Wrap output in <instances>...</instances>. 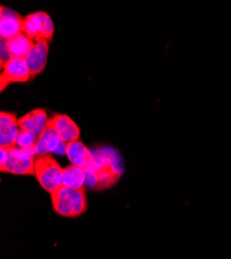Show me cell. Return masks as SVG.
<instances>
[{
  "mask_svg": "<svg viewBox=\"0 0 231 259\" xmlns=\"http://www.w3.org/2000/svg\"><path fill=\"white\" fill-rule=\"evenodd\" d=\"M50 195L52 207L60 217L74 219L87 210L85 188L76 190L61 186Z\"/></svg>",
  "mask_w": 231,
  "mask_h": 259,
  "instance_id": "1",
  "label": "cell"
},
{
  "mask_svg": "<svg viewBox=\"0 0 231 259\" xmlns=\"http://www.w3.org/2000/svg\"><path fill=\"white\" fill-rule=\"evenodd\" d=\"M96 165L87 172L86 185L90 188L102 190L114 185L121 176V168L114 158V153H102L95 155Z\"/></svg>",
  "mask_w": 231,
  "mask_h": 259,
  "instance_id": "2",
  "label": "cell"
},
{
  "mask_svg": "<svg viewBox=\"0 0 231 259\" xmlns=\"http://www.w3.org/2000/svg\"><path fill=\"white\" fill-rule=\"evenodd\" d=\"M62 177H64V168L52 155L35 157L34 178L46 192L51 194L61 187Z\"/></svg>",
  "mask_w": 231,
  "mask_h": 259,
  "instance_id": "3",
  "label": "cell"
},
{
  "mask_svg": "<svg viewBox=\"0 0 231 259\" xmlns=\"http://www.w3.org/2000/svg\"><path fill=\"white\" fill-rule=\"evenodd\" d=\"M22 32L30 39L52 40L54 34V24L49 14L44 11L34 12L23 18Z\"/></svg>",
  "mask_w": 231,
  "mask_h": 259,
  "instance_id": "4",
  "label": "cell"
},
{
  "mask_svg": "<svg viewBox=\"0 0 231 259\" xmlns=\"http://www.w3.org/2000/svg\"><path fill=\"white\" fill-rule=\"evenodd\" d=\"M7 149L8 158L3 165H0V171L15 176L34 177L35 156L18 146Z\"/></svg>",
  "mask_w": 231,
  "mask_h": 259,
  "instance_id": "5",
  "label": "cell"
},
{
  "mask_svg": "<svg viewBox=\"0 0 231 259\" xmlns=\"http://www.w3.org/2000/svg\"><path fill=\"white\" fill-rule=\"evenodd\" d=\"M31 79L25 58H10L2 66L0 91L4 92L12 83H23Z\"/></svg>",
  "mask_w": 231,
  "mask_h": 259,
  "instance_id": "6",
  "label": "cell"
},
{
  "mask_svg": "<svg viewBox=\"0 0 231 259\" xmlns=\"http://www.w3.org/2000/svg\"><path fill=\"white\" fill-rule=\"evenodd\" d=\"M32 46L33 40L23 32L9 39L2 38V58H0L2 61H0V67L10 58H25Z\"/></svg>",
  "mask_w": 231,
  "mask_h": 259,
  "instance_id": "7",
  "label": "cell"
},
{
  "mask_svg": "<svg viewBox=\"0 0 231 259\" xmlns=\"http://www.w3.org/2000/svg\"><path fill=\"white\" fill-rule=\"evenodd\" d=\"M50 41L47 39H37L33 41V46L25 57L31 79L39 75L46 68Z\"/></svg>",
  "mask_w": 231,
  "mask_h": 259,
  "instance_id": "8",
  "label": "cell"
},
{
  "mask_svg": "<svg viewBox=\"0 0 231 259\" xmlns=\"http://www.w3.org/2000/svg\"><path fill=\"white\" fill-rule=\"evenodd\" d=\"M49 124L55 130L60 140L66 143L78 141L80 139V127L67 114L56 113L50 118Z\"/></svg>",
  "mask_w": 231,
  "mask_h": 259,
  "instance_id": "9",
  "label": "cell"
},
{
  "mask_svg": "<svg viewBox=\"0 0 231 259\" xmlns=\"http://www.w3.org/2000/svg\"><path fill=\"white\" fill-rule=\"evenodd\" d=\"M66 156L72 165L80 167L86 172L90 171L96 165L95 155L80 140L68 143Z\"/></svg>",
  "mask_w": 231,
  "mask_h": 259,
  "instance_id": "10",
  "label": "cell"
},
{
  "mask_svg": "<svg viewBox=\"0 0 231 259\" xmlns=\"http://www.w3.org/2000/svg\"><path fill=\"white\" fill-rule=\"evenodd\" d=\"M23 17L16 11L2 6L0 8V36L4 39L12 38L22 32Z\"/></svg>",
  "mask_w": 231,
  "mask_h": 259,
  "instance_id": "11",
  "label": "cell"
},
{
  "mask_svg": "<svg viewBox=\"0 0 231 259\" xmlns=\"http://www.w3.org/2000/svg\"><path fill=\"white\" fill-rule=\"evenodd\" d=\"M17 115L13 112H0V148L15 147L19 126Z\"/></svg>",
  "mask_w": 231,
  "mask_h": 259,
  "instance_id": "12",
  "label": "cell"
},
{
  "mask_svg": "<svg viewBox=\"0 0 231 259\" xmlns=\"http://www.w3.org/2000/svg\"><path fill=\"white\" fill-rule=\"evenodd\" d=\"M49 121L50 118L48 117L46 110L37 108V109H33L24 116L19 118L17 124L19 128L39 136L49 125Z\"/></svg>",
  "mask_w": 231,
  "mask_h": 259,
  "instance_id": "13",
  "label": "cell"
},
{
  "mask_svg": "<svg viewBox=\"0 0 231 259\" xmlns=\"http://www.w3.org/2000/svg\"><path fill=\"white\" fill-rule=\"evenodd\" d=\"M60 141L61 140H60L59 136L57 135L56 131L49 124L44 130V132L37 137V141L34 146L35 156L55 154Z\"/></svg>",
  "mask_w": 231,
  "mask_h": 259,
  "instance_id": "14",
  "label": "cell"
},
{
  "mask_svg": "<svg viewBox=\"0 0 231 259\" xmlns=\"http://www.w3.org/2000/svg\"><path fill=\"white\" fill-rule=\"evenodd\" d=\"M87 172L77 166L70 165L64 168V177H62V186L71 189H82L86 185Z\"/></svg>",
  "mask_w": 231,
  "mask_h": 259,
  "instance_id": "15",
  "label": "cell"
},
{
  "mask_svg": "<svg viewBox=\"0 0 231 259\" xmlns=\"http://www.w3.org/2000/svg\"><path fill=\"white\" fill-rule=\"evenodd\" d=\"M37 137L36 135H34L33 133H30L28 131H24V130L19 128V132L17 135V140H16V145L21 148L24 149L26 152H28L29 154L35 156L34 154V146L35 143L37 141Z\"/></svg>",
  "mask_w": 231,
  "mask_h": 259,
  "instance_id": "16",
  "label": "cell"
},
{
  "mask_svg": "<svg viewBox=\"0 0 231 259\" xmlns=\"http://www.w3.org/2000/svg\"><path fill=\"white\" fill-rule=\"evenodd\" d=\"M67 146H68V143H66V142H64V141H60V143H59V145H58V147H57V149H56V152H55V154L56 155H66V153H67Z\"/></svg>",
  "mask_w": 231,
  "mask_h": 259,
  "instance_id": "17",
  "label": "cell"
}]
</instances>
